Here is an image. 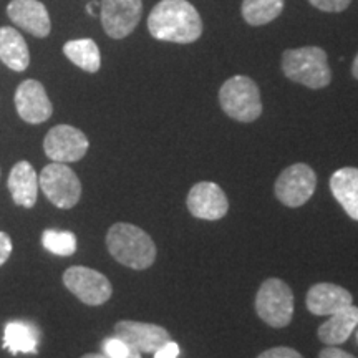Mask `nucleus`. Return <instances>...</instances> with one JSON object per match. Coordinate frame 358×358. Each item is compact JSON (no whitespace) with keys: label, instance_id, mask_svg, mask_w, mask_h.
<instances>
[{"label":"nucleus","instance_id":"nucleus-7","mask_svg":"<svg viewBox=\"0 0 358 358\" xmlns=\"http://www.w3.org/2000/svg\"><path fill=\"white\" fill-rule=\"evenodd\" d=\"M317 186L315 171L303 163H295L280 173L275 181V196L287 208H301L312 198Z\"/></svg>","mask_w":358,"mask_h":358},{"label":"nucleus","instance_id":"nucleus-32","mask_svg":"<svg viewBox=\"0 0 358 358\" xmlns=\"http://www.w3.org/2000/svg\"><path fill=\"white\" fill-rule=\"evenodd\" d=\"M82 358H108L105 355V353H87V355H83Z\"/></svg>","mask_w":358,"mask_h":358},{"label":"nucleus","instance_id":"nucleus-9","mask_svg":"<svg viewBox=\"0 0 358 358\" xmlns=\"http://www.w3.org/2000/svg\"><path fill=\"white\" fill-rule=\"evenodd\" d=\"M143 13L141 0H101L100 17L105 34L111 38H124L136 29Z\"/></svg>","mask_w":358,"mask_h":358},{"label":"nucleus","instance_id":"nucleus-11","mask_svg":"<svg viewBox=\"0 0 358 358\" xmlns=\"http://www.w3.org/2000/svg\"><path fill=\"white\" fill-rule=\"evenodd\" d=\"M115 335L140 353H155L171 340L166 329L155 324L122 320L115 325Z\"/></svg>","mask_w":358,"mask_h":358},{"label":"nucleus","instance_id":"nucleus-22","mask_svg":"<svg viewBox=\"0 0 358 358\" xmlns=\"http://www.w3.org/2000/svg\"><path fill=\"white\" fill-rule=\"evenodd\" d=\"M284 0H244L241 12L249 25H266L280 15Z\"/></svg>","mask_w":358,"mask_h":358},{"label":"nucleus","instance_id":"nucleus-4","mask_svg":"<svg viewBox=\"0 0 358 358\" xmlns=\"http://www.w3.org/2000/svg\"><path fill=\"white\" fill-rule=\"evenodd\" d=\"M219 103L224 113L241 123H252L262 115L259 87L244 75H236L224 82L219 90Z\"/></svg>","mask_w":358,"mask_h":358},{"label":"nucleus","instance_id":"nucleus-1","mask_svg":"<svg viewBox=\"0 0 358 358\" xmlns=\"http://www.w3.org/2000/svg\"><path fill=\"white\" fill-rule=\"evenodd\" d=\"M148 30L161 42L192 43L203 34V22L187 0H161L148 17Z\"/></svg>","mask_w":358,"mask_h":358},{"label":"nucleus","instance_id":"nucleus-14","mask_svg":"<svg viewBox=\"0 0 358 358\" xmlns=\"http://www.w3.org/2000/svg\"><path fill=\"white\" fill-rule=\"evenodd\" d=\"M7 15L13 24L34 37L43 38L50 34V15L38 0H12L7 7Z\"/></svg>","mask_w":358,"mask_h":358},{"label":"nucleus","instance_id":"nucleus-13","mask_svg":"<svg viewBox=\"0 0 358 358\" xmlns=\"http://www.w3.org/2000/svg\"><path fill=\"white\" fill-rule=\"evenodd\" d=\"M15 106L20 118L32 124L47 122L53 113L50 98L37 80H25L19 85L15 92Z\"/></svg>","mask_w":358,"mask_h":358},{"label":"nucleus","instance_id":"nucleus-20","mask_svg":"<svg viewBox=\"0 0 358 358\" xmlns=\"http://www.w3.org/2000/svg\"><path fill=\"white\" fill-rule=\"evenodd\" d=\"M38 330L29 322H8L3 332V348L12 355L17 353H37Z\"/></svg>","mask_w":358,"mask_h":358},{"label":"nucleus","instance_id":"nucleus-31","mask_svg":"<svg viewBox=\"0 0 358 358\" xmlns=\"http://www.w3.org/2000/svg\"><path fill=\"white\" fill-rule=\"evenodd\" d=\"M352 75L358 80V53H357L355 60H353V65H352Z\"/></svg>","mask_w":358,"mask_h":358},{"label":"nucleus","instance_id":"nucleus-6","mask_svg":"<svg viewBox=\"0 0 358 358\" xmlns=\"http://www.w3.org/2000/svg\"><path fill=\"white\" fill-rule=\"evenodd\" d=\"M38 186L47 199L60 209H71L82 196V182L73 169L55 161L42 169Z\"/></svg>","mask_w":358,"mask_h":358},{"label":"nucleus","instance_id":"nucleus-18","mask_svg":"<svg viewBox=\"0 0 358 358\" xmlns=\"http://www.w3.org/2000/svg\"><path fill=\"white\" fill-rule=\"evenodd\" d=\"M330 191L348 216L358 221V168H342L330 178Z\"/></svg>","mask_w":358,"mask_h":358},{"label":"nucleus","instance_id":"nucleus-3","mask_svg":"<svg viewBox=\"0 0 358 358\" xmlns=\"http://www.w3.org/2000/svg\"><path fill=\"white\" fill-rule=\"evenodd\" d=\"M282 70L285 77L312 90L329 87L332 70L327 62V53L320 47L290 48L282 57Z\"/></svg>","mask_w":358,"mask_h":358},{"label":"nucleus","instance_id":"nucleus-8","mask_svg":"<svg viewBox=\"0 0 358 358\" xmlns=\"http://www.w3.org/2000/svg\"><path fill=\"white\" fill-rule=\"evenodd\" d=\"M64 284L71 294L87 306H101L110 301L111 289L110 280L95 268L73 266L66 268L64 274Z\"/></svg>","mask_w":358,"mask_h":358},{"label":"nucleus","instance_id":"nucleus-5","mask_svg":"<svg viewBox=\"0 0 358 358\" xmlns=\"http://www.w3.org/2000/svg\"><path fill=\"white\" fill-rule=\"evenodd\" d=\"M257 315L274 329L287 327L294 315L292 289L280 279H267L262 282L256 295Z\"/></svg>","mask_w":358,"mask_h":358},{"label":"nucleus","instance_id":"nucleus-17","mask_svg":"<svg viewBox=\"0 0 358 358\" xmlns=\"http://www.w3.org/2000/svg\"><path fill=\"white\" fill-rule=\"evenodd\" d=\"M358 325V307L348 306L335 312L330 319L319 327V338L325 345L337 347L345 343Z\"/></svg>","mask_w":358,"mask_h":358},{"label":"nucleus","instance_id":"nucleus-2","mask_svg":"<svg viewBox=\"0 0 358 358\" xmlns=\"http://www.w3.org/2000/svg\"><path fill=\"white\" fill-rule=\"evenodd\" d=\"M106 248L115 261L134 271H143L153 266L156 259L153 239L133 224H113L106 234Z\"/></svg>","mask_w":358,"mask_h":358},{"label":"nucleus","instance_id":"nucleus-23","mask_svg":"<svg viewBox=\"0 0 358 358\" xmlns=\"http://www.w3.org/2000/svg\"><path fill=\"white\" fill-rule=\"evenodd\" d=\"M42 244L48 252L66 257L75 254V250H77V236L69 231L47 229L42 234Z\"/></svg>","mask_w":358,"mask_h":358},{"label":"nucleus","instance_id":"nucleus-25","mask_svg":"<svg viewBox=\"0 0 358 358\" xmlns=\"http://www.w3.org/2000/svg\"><path fill=\"white\" fill-rule=\"evenodd\" d=\"M313 7L324 12H343L350 6L352 0H308Z\"/></svg>","mask_w":358,"mask_h":358},{"label":"nucleus","instance_id":"nucleus-19","mask_svg":"<svg viewBox=\"0 0 358 358\" xmlns=\"http://www.w3.org/2000/svg\"><path fill=\"white\" fill-rule=\"evenodd\" d=\"M0 60L13 71H24L30 64L27 42L13 27L0 29Z\"/></svg>","mask_w":358,"mask_h":358},{"label":"nucleus","instance_id":"nucleus-10","mask_svg":"<svg viewBox=\"0 0 358 358\" xmlns=\"http://www.w3.org/2000/svg\"><path fill=\"white\" fill-rule=\"evenodd\" d=\"M88 138L78 128L70 124H58L47 133L43 141L45 155L55 163L80 161L88 151Z\"/></svg>","mask_w":358,"mask_h":358},{"label":"nucleus","instance_id":"nucleus-15","mask_svg":"<svg viewBox=\"0 0 358 358\" xmlns=\"http://www.w3.org/2000/svg\"><path fill=\"white\" fill-rule=\"evenodd\" d=\"M352 294L347 289L329 284V282H320L308 290L306 303L313 315H332V313L352 306Z\"/></svg>","mask_w":358,"mask_h":358},{"label":"nucleus","instance_id":"nucleus-30","mask_svg":"<svg viewBox=\"0 0 358 358\" xmlns=\"http://www.w3.org/2000/svg\"><path fill=\"white\" fill-rule=\"evenodd\" d=\"M124 358H141V353L129 347V352L127 353V357H124Z\"/></svg>","mask_w":358,"mask_h":358},{"label":"nucleus","instance_id":"nucleus-26","mask_svg":"<svg viewBox=\"0 0 358 358\" xmlns=\"http://www.w3.org/2000/svg\"><path fill=\"white\" fill-rule=\"evenodd\" d=\"M257 358H303L301 353L289 347H274L262 352Z\"/></svg>","mask_w":358,"mask_h":358},{"label":"nucleus","instance_id":"nucleus-28","mask_svg":"<svg viewBox=\"0 0 358 358\" xmlns=\"http://www.w3.org/2000/svg\"><path fill=\"white\" fill-rule=\"evenodd\" d=\"M179 355V345L173 340H169L168 343H164L163 347L158 348L155 352V358H178Z\"/></svg>","mask_w":358,"mask_h":358},{"label":"nucleus","instance_id":"nucleus-12","mask_svg":"<svg viewBox=\"0 0 358 358\" xmlns=\"http://www.w3.org/2000/svg\"><path fill=\"white\" fill-rule=\"evenodd\" d=\"M187 209L198 219L217 221L229 211V201L216 182L203 181L191 187L187 194Z\"/></svg>","mask_w":358,"mask_h":358},{"label":"nucleus","instance_id":"nucleus-21","mask_svg":"<svg viewBox=\"0 0 358 358\" xmlns=\"http://www.w3.org/2000/svg\"><path fill=\"white\" fill-rule=\"evenodd\" d=\"M64 53L70 62H73L75 65L88 73H96L100 70V48L92 38L70 40L64 45Z\"/></svg>","mask_w":358,"mask_h":358},{"label":"nucleus","instance_id":"nucleus-24","mask_svg":"<svg viewBox=\"0 0 358 358\" xmlns=\"http://www.w3.org/2000/svg\"><path fill=\"white\" fill-rule=\"evenodd\" d=\"M128 352L129 347L122 338L116 337V335L111 338H106L105 342H103V353L108 358H124Z\"/></svg>","mask_w":358,"mask_h":358},{"label":"nucleus","instance_id":"nucleus-29","mask_svg":"<svg viewBox=\"0 0 358 358\" xmlns=\"http://www.w3.org/2000/svg\"><path fill=\"white\" fill-rule=\"evenodd\" d=\"M319 358H357V357H353L352 353H348L345 350H340V348L329 345V348H324V350L320 352Z\"/></svg>","mask_w":358,"mask_h":358},{"label":"nucleus","instance_id":"nucleus-27","mask_svg":"<svg viewBox=\"0 0 358 358\" xmlns=\"http://www.w3.org/2000/svg\"><path fill=\"white\" fill-rule=\"evenodd\" d=\"M12 254V239L7 232H0V266L7 262Z\"/></svg>","mask_w":358,"mask_h":358},{"label":"nucleus","instance_id":"nucleus-16","mask_svg":"<svg viewBox=\"0 0 358 358\" xmlns=\"http://www.w3.org/2000/svg\"><path fill=\"white\" fill-rule=\"evenodd\" d=\"M7 185L13 203L34 208L38 194V176L29 161H20L12 168Z\"/></svg>","mask_w":358,"mask_h":358}]
</instances>
